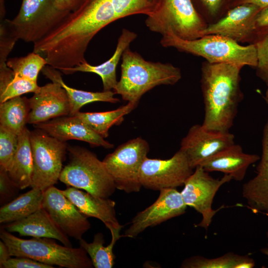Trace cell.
Wrapping results in <instances>:
<instances>
[{"label": "cell", "mask_w": 268, "mask_h": 268, "mask_svg": "<svg viewBox=\"0 0 268 268\" xmlns=\"http://www.w3.org/2000/svg\"><path fill=\"white\" fill-rule=\"evenodd\" d=\"M0 237L11 256L27 257L39 262L66 268H91L93 265L81 247L62 246L47 238H19L3 228Z\"/></svg>", "instance_id": "cell-5"}, {"label": "cell", "mask_w": 268, "mask_h": 268, "mask_svg": "<svg viewBox=\"0 0 268 268\" xmlns=\"http://www.w3.org/2000/svg\"><path fill=\"white\" fill-rule=\"evenodd\" d=\"M30 131L26 127L18 135V145L8 173L19 190L31 187L33 173V159L30 140Z\"/></svg>", "instance_id": "cell-24"}, {"label": "cell", "mask_w": 268, "mask_h": 268, "mask_svg": "<svg viewBox=\"0 0 268 268\" xmlns=\"http://www.w3.org/2000/svg\"><path fill=\"white\" fill-rule=\"evenodd\" d=\"M29 100L30 111L27 124L36 125L69 115V103L67 92L55 82L40 86Z\"/></svg>", "instance_id": "cell-16"}, {"label": "cell", "mask_w": 268, "mask_h": 268, "mask_svg": "<svg viewBox=\"0 0 268 268\" xmlns=\"http://www.w3.org/2000/svg\"><path fill=\"white\" fill-rule=\"evenodd\" d=\"M5 7L4 5V0H0V21L4 20L5 15Z\"/></svg>", "instance_id": "cell-41"}, {"label": "cell", "mask_w": 268, "mask_h": 268, "mask_svg": "<svg viewBox=\"0 0 268 268\" xmlns=\"http://www.w3.org/2000/svg\"><path fill=\"white\" fill-rule=\"evenodd\" d=\"M61 191L85 216L99 219L108 229L122 228L116 217L114 201L95 196L72 187Z\"/></svg>", "instance_id": "cell-20"}, {"label": "cell", "mask_w": 268, "mask_h": 268, "mask_svg": "<svg viewBox=\"0 0 268 268\" xmlns=\"http://www.w3.org/2000/svg\"><path fill=\"white\" fill-rule=\"evenodd\" d=\"M44 192L37 189L18 196L0 208V223L7 224L21 220L42 207Z\"/></svg>", "instance_id": "cell-25"}, {"label": "cell", "mask_w": 268, "mask_h": 268, "mask_svg": "<svg viewBox=\"0 0 268 268\" xmlns=\"http://www.w3.org/2000/svg\"><path fill=\"white\" fill-rule=\"evenodd\" d=\"M19 189L10 178L8 171L0 167V202L8 203L19 191Z\"/></svg>", "instance_id": "cell-34"}, {"label": "cell", "mask_w": 268, "mask_h": 268, "mask_svg": "<svg viewBox=\"0 0 268 268\" xmlns=\"http://www.w3.org/2000/svg\"><path fill=\"white\" fill-rule=\"evenodd\" d=\"M226 0H192L194 2L200 5L203 10L210 18L216 17L220 12Z\"/></svg>", "instance_id": "cell-36"}, {"label": "cell", "mask_w": 268, "mask_h": 268, "mask_svg": "<svg viewBox=\"0 0 268 268\" xmlns=\"http://www.w3.org/2000/svg\"><path fill=\"white\" fill-rule=\"evenodd\" d=\"M194 169L181 149L168 159L146 157L140 168V182L142 187L153 191L176 188L184 185Z\"/></svg>", "instance_id": "cell-10"}, {"label": "cell", "mask_w": 268, "mask_h": 268, "mask_svg": "<svg viewBox=\"0 0 268 268\" xmlns=\"http://www.w3.org/2000/svg\"><path fill=\"white\" fill-rule=\"evenodd\" d=\"M42 207L59 228L68 237L80 240L91 227L86 216L54 186L43 193Z\"/></svg>", "instance_id": "cell-12"}, {"label": "cell", "mask_w": 268, "mask_h": 268, "mask_svg": "<svg viewBox=\"0 0 268 268\" xmlns=\"http://www.w3.org/2000/svg\"><path fill=\"white\" fill-rule=\"evenodd\" d=\"M67 152L69 161L63 168L61 182L101 198H109L113 194L115 183L95 153L79 146H68Z\"/></svg>", "instance_id": "cell-4"}, {"label": "cell", "mask_w": 268, "mask_h": 268, "mask_svg": "<svg viewBox=\"0 0 268 268\" xmlns=\"http://www.w3.org/2000/svg\"><path fill=\"white\" fill-rule=\"evenodd\" d=\"M4 229L9 232H17L20 236L55 239L66 246L72 247L68 237L59 228L43 207L21 220L7 223Z\"/></svg>", "instance_id": "cell-22"}, {"label": "cell", "mask_w": 268, "mask_h": 268, "mask_svg": "<svg viewBox=\"0 0 268 268\" xmlns=\"http://www.w3.org/2000/svg\"><path fill=\"white\" fill-rule=\"evenodd\" d=\"M235 136L229 131L209 130L196 124L189 130L181 142L180 148L193 169L220 150L235 143Z\"/></svg>", "instance_id": "cell-14"}, {"label": "cell", "mask_w": 268, "mask_h": 268, "mask_svg": "<svg viewBox=\"0 0 268 268\" xmlns=\"http://www.w3.org/2000/svg\"><path fill=\"white\" fill-rule=\"evenodd\" d=\"M253 43L258 52L257 74L265 81L268 78V29L259 33Z\"/></svg>", "instance_id": "cell-33"}, {"label": "cell", "mask_w": 268, "mask_h": 268, "mask_svg": "<svg viewBox=\"0 0 268 268\" xmlns=\"http://www.w3.org/2000/svg\"><path fill=\"white\" fill-rule=\"evenodd\" d=\"M192 175L184 183L181 194L187 205L194 208L202 216L198 226L207 229L216 210L212 208L214 197L220 187L232 180L228 175L224 174L220 179H215L200 165L197 166Z\"/></svg>", "instance_id": "cell-11"}, {"label": "cell", "mask_w": 268, "mask_h": 268, "mask_svg": "<svg viewBox=\"0 0 268 268\" xmlns=\"http://www.w3.org/2000/svg\"><path fill=\"white\" fill-rule=\"evenodd\" d=\"M268 236V232L267 233ZM261 251L265 255L268 256V248H264L261 250Z\"/></svg>", "instance_id": "cell-43"}, {"label": "cell", "mask_w": 268, "mask_h": 268, "mask_svg": "<svg viewBox=\"0 0 268 268\" xmlns=\"http://www.w3.org/2000/svg\"><path fill=\"white\" fill-rule=\"evenodd\" d=\"M30 140L33 159L31 187L44 192L59 180L68 146L66 142L38 129L30 131Z\"/></svg>", "instance_id": "cell-8"}, {"label": "cell", "mask_w": 268, "mask_h": 268, "mask_svg": "<svg viewBox=\"0 0 268 268\" xmlns=\"http://www.w3.org/2000/svg\"><path fill=\"white\" fill-rule=\"evenodd\" d=\"M42 72L46 77L52 82H57L66 90L69 103V116L75 115L84 105L94 102H105L116 103L120 100L114 97L115 92L112 91L91 92L76 89L67 85L64 81L62 74L58 69L46 65Z\"/></svg>", "instance_id": "cell-23"}, {"label": "cell", "mask_w": 268, "mask_h": 268, "mask_svg": "<svg viewBox=\"0 0 268 268\" xmlns=\"http://www.w3.org/2000/svg\"><path fill=\"white\" fill-rule=\"evenodd\" d=\"M9 250L5 244L1 240L0 241V268L4 263L11 257Z\"/></svg>", "instance_id": "cell-39"}, {"label": "cell", "mask_w": 268, "mask_h": 268, "mask_svg": "<svg viewBox=\"0 0 268 268\" xmlns=\"http://www.w3.org/2000/svg\"><path fill=\"white\" fill-rule=\"evenodd\" d=\"M261 9L251 3L236 5L222 17L208 24L203 35H218L238 43L248 41L254 42L256 37L255 18Z\"/></svg>", "instance_id": "cell-15"}, {"label": "cell", "mask_w": 268, "mask_h": 268, "mask_svg": "<svg viewBox=\"0 0 268 268\" xmlns=\"http://www.w3.org/2000/svg\"><path fill=\"white\" fill-rule=\"evenodd\" d=\"M84 0H56L55 6L59 9L69 12L76 9Z\"/></svg>", "instance_id": "cell-38"}, {"label": "cell", "mask_w": 268, "mask_h": 268, "mask_svg": "<svg viewBox=\"0 0 268 268\" xmlns=\"http://www.w3.org/2000/svg\"><path fill=\"white\" fill-rule=\"evenodd\" d=\"M161 45L204 58L212 64L225 63L256 67L258 63L256 45L242 46L226 37L214 34L205 35L194 40H185L171 32L162 36Z\"/></svg>", "instance_id": "cell-3"}, {"label": "cell", "mask_w": 268, "mask_h": 268, "mask_svg": "<svg viewBox=\"0 0 268 268\" xmlns=\"http://www.w3.org/2000/svg\"><path fill=\"white\" fill-rule=\"evenodd\" d=\"M254 260L247 256L229 253L216 258L194 256L185 260L181 268H252Z\"/></svg>", "instance_id": "cell-30"}, {"label": "cell", "mask_w": 268, "mask_h": 268, "mask_svg": "<svg viewBox=\"0 0 268 268\" xmlns=\"http://www.w3.org/2000/svg\"><path fill=\"white\" fill-rule=\"evenodd\" d=\"M34 127L62 141L75 139L86 142L92 147L107 149L114 147L76 115L57 117L34 125Z\"/></svg>", "instance_id": "cell-17"}, {"label": "cell", "mask_w": 268, "mask_h": 268, "mask_svg": "<svg viewBox=\"0 0 268 268\" xmlns=\"http://www.w3.org/2000/svg\"><path fill=\"white\" fill-rule=\"evenodd\" d=\"M48 265L32 259L24 257L10 258L4 263L1 268H54Z\"/></svg>", "instance_id": "cell-35"}, {"label": "cell", "mask_w": 268, "mask_h": 268, "mask_svg": "<svg viewBox=\"0 0 268 268\" xmlns=\"http://www.w3.org/2000/svg\"><path fill=\"white\" fill-rule=\"evenodd\" d=\"M242 3H251L262 8L268 6V0H237L234 5Z\"/></svg>", "instance_id": "cell-40"}, {"label": "cell", "mask_w": 268, "mask_h": 268, "mask_svg": "<svg viewBox=\"0 0 268 268\" xmlns=\"http://www.w3.org/2000/svg\"><path fill=\"white\" fill-rule=\"evenodd\" d=\"M30 109L29 100L17 96L0 103V126L17 135L23 131L27 124Z\"/></svg>", "instance_id": "cell-28"}, {"label": "cell", "mask_w": 268, "mask_h": 268, "mask_svg": "<svg viewBox=\"0 0 268 268\" xmlns=\"http://www.w3.org/2000/svg\"><path fill=\"white\" fill-rule=\"evenodd\" d=\"M138 104L128 102L124 106L112 111L102 112H78L75 115L82 120L96 133L106 138L109 130L113 125H119L124 117L134 109Z\"/></svg>", "instance_id": "cell-27"}, {"label": "cell", "mask_w": 268, "mask_h": 268, "mask_svg": "<svg viewBox=\"0 0 268 268\" xmlns=\"http://www.w3.org/2000/svg\"><path fill=\"white\" fill-rule=\"evenodd\" d=\"M121 229L111 228L109 229L112 239L110 243L107 246H104L105 241L101 233L95 234L91 243H88L82 238L79 240L80 247L87 252L95 268H111L114 266L115 256L113 248L115 244L120 238L126 237L124 234H120Z\"/></svg>", "instance_id": "cell-26"}, {"label": "cell", "mask_w": 268, "mask_h": 268, "mask_svg": "<svg viewBox=\"0 0 268 268\" xmlns=\"http://www.w3.org/2000/svg\"><path fill=\"white\" fill-rule=\"evenodd\" d=\"M260 159L256 175L243 185L242 194L253 212L268 215V118L263 130Z\"/></svg>", "instance_id": "cell-19"}, {"label": "cell", "mask_w": 268, "mask_h": 268, "mask_svg": "<svg viewBox=\"0 0 268 268\" xmlns=\"http://www.w3.org/2000/svg\"><path fill=\"white\" fill-rule=\"evenodd\" d=\"M18 145V135L0 126V167L10 169Z\"/></svg>", "instance_id": "cell-32"}, {"label": "cell", "mask_w": 268, "mask_h": 268, "mask_svg": "<svg viewBox=\"0 0 268 268\" xmlns=\"http://www.w3.org/2000/svg\"><path fill=\"white\" fill-rule=\"evenodd\" d=\"M181 78L179 67L170 63L147 61L128 47L123 54L121 76L113 91L123 100L138 104L143 95L154 87L174 85Z\"/></svg>", "instance_id": "cell-2"}, {"label": "cell", "mask_w": 268, "mask_h": 268, "mask_svg": "<svg viewBox=\"0 0 268 268\" xmlns=\"http://www.w3.org/2000/svg\"><path fill=\"white\" fill-rule=\"evenodd\" d=\"M149 151L148 142L137 137L120 145L106 156L103 162L116 189L127 193L140 191V168Z\"/></svg>", "instance_id": "cell-9"}, {"label": "cell", "mask_w": 268, "mask_h": 268, "mask_svg": "<svg viewBox=\"0 0 268 268\" xmlns=\"http://www.w3.org/2000/svg\"><path fill=\"white\" fill-rule=\"evenodd\" d=\"M40 88L37 82L15 75L6 63L0 64V103Z\"/></svg>", "instance_id": "cell-29"}, {"label": "cell", "mask_w": 268, "mask_h": 268, "mask_svg": "<svg viewBox=\"0 0 268 268\" xmlns=\"http://www.w3.org/2000/svg\"><path fill=\"white\" fill-rule=\"evenodd\" d=\"M254 24L256 37L268 29V6L261 8L258 12L255 18Z\"/></svg>", "instance_id": "cell-37"}, {"label": "cell", "mask_w": 268, "mask_h": 268, "mask_svg": "<svg viewBox=\"0 0 268 268\" xmlns=\"http://www.w3.org/2000/svg\"><path fill=\"white\" fill-rule=\"evenodd\" d=\"M265 82H266L267 86V90H266V92L265 100H266V101L268 102V78L267 79L265 80Z\"/></svg>", "instance_id": "cell-42"}, {"label": "cell", "mask_w": 268, "mask_h": 268, "mask_svg": "<svg viewBox=\"0 0 268 268\" xmlns=\"http://www.w3.org/2000/svg\"><path fill=\"white\" fill-rule=\"evenodd\" d=\"M255 154L245 153L241 145H230L203 161L200 165L207 172L217 171L230 175L232 180L244 179L249 166L259 160Z\"/></svg>", "instance_id": "cell-18"}, {"label": "cell", "mask_w": 268, "mask_h": 268, "mask_svg": "<svg viewBox=\"0 0 268 268\" xmlns=\"http://www.w3.org/2000/svg\"><path fill=\"white\" fill-rule=\"evenodd\" d=\"M56 0H22L19 11L12 20L4 19L17 40L33 44L58 26L70 12L58 9Z\"/></svg>", "instance_id": "cell-7"}, {"label": "cell", "mask_w": 268, "mask_h": 268, "mask_svg": "<svg viewBox=\"0 0 268 268\" xmlns=\"http://www.w3.org/2000/svg\"><path fill=\"white\" fill-rule=\"evenodd\" d=\"M145 24L150 31L162 36L171 32L189 40L203 36L208 25L192 0H163L158 9L147 16Z\"/></svg>", "instance_id": "cell-6"}, {"label": "cell", "mask_w": 268, "mask_h": 268, "mask_svg": "<svg viewBox=\"0 0 268 268\" xmlns=\"http://www.w3.org/2000/svg\"><path fill=\"white\" fill-rule=\"evenodd\" d=\"M243 67L225 63L204 62L201 87L204 105L202 126L206 129L229 131L243 99L240 71Z\"/></svg>", "instance_id": "cell-1"}, {"label": "cell", "mask_w": 268, "mask_h": 268, "mask_svg": "<svg viewBox=\"0 0 268 268\" xmlns=\"http://www.w3.org/2000/svg\"><path fill=\"white\" fill-rule=\"evenodd\" d=\"M6 65L14 75L37 82L40 71L47 63L41 55L32 52L25 56L9 58Z\"/></svg>", "instance_id": "cell-31"}, {"label": "cell", "mask_w": 268, "mask_h": 268, "mask_svg": "<svg viewBox=\"0 0 268 268\" xmlns=\"http://www.w3.org/2000/svg\"><path fill=\"white\" fill-rule=\"evenodd\" d=\"M136 33L123 28L118 39L115 51L112 57L104 63L93 66L87 62L72 67L63 68L59 70L65 74H71L76 72H86L95 73L101 77L103 87V91H111L115 88L118 81L116 68L124 51L137 37Z\"/></svg>", "instance_id": "cell-21"}, {"label": "cell", "mask_w": 268, "mask_h": 268, "mask_svg": "<svg viewBox=\"0 0 268 268\" xmlns=\"http://www.w3.org/2000/svg\"><path fill=\"white\" fill-rule=\"evenodd\" d=\"M187 207L181 193L176 188L162 189L151 205L137 213L133 218L124 235L128 238L135 237L148 227L184 214Z\"/></svg>", "instance_id": "cell-13"}]
</instances>
